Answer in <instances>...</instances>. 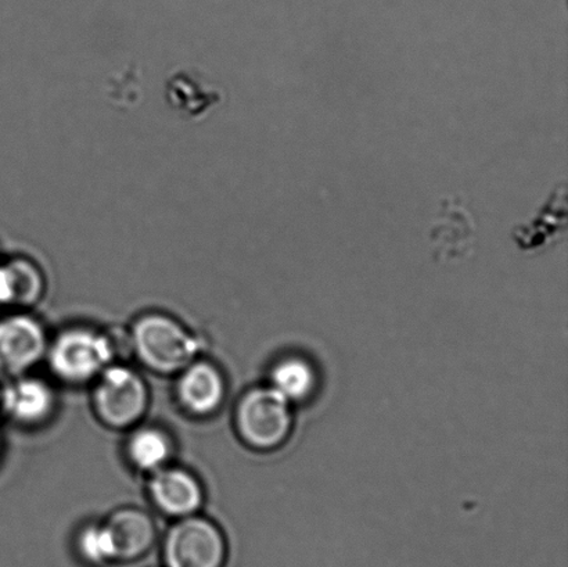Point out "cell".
Masks as SVG:
<instances>
[{"mask_svg":"<svg viewBox=\"0 0 568 567\" xmlns=\"http://www.w3.org/2000/svg\"><path fill=\"white\" fill-rule=\"evenodd\" d=\"M235 426L248 448L260 453L276 452L292 437V408L274 387L250 388L236 405Z\"/></svg>","mask_w":568,"mask_h":567,"instance_id":"obj_3","label":"cell"},{"mask_svg":"<svg viewBox=\"0 0 568 567\" xmlns=\"http://www.w3.org/2000/svg\"><path fill=\"white\" fill-rule=\"evenodd\" d=\"M430 235L438 257H464L470 252L475 242L476 224L464 200L459 196L443 200Z\"/></svg>","mask_w":568,"mask_h":567,"instance_id":"obj_11","label":"cell"},{"mask_svg":"<svg viewBox=\"0 0 568 567\" xmlns=\"http://www.w3.org/2000/svg\"><path fill=\"white\" fill-rule=\"evenodd\" d=\"M227 554L226 537L219 525L199 514L178 519L161 549L164 567H225Z\"/></svg>","mask_w":568,"mask_h":567,"instance_id":"obj_5","label":"cell"},{"mask_svg":"<svg viewBox=\"0 0 568 567\" xmlns=\"http://www.w3.org/2000/svg\"><path fill=\"white\" fill-rule=\"evenodd\" d=\"M176 398L186 414L196 418L219 413L226 399V379L219 366L194 360L178 374Z\"/></svg>","mask_w":568,"mask_h":567,"instance_id":"obj_7","label":"cell"},{"mask_svg":"<svg viewBox=\"0 0 568 567\" xmlns=\"http://www.w3.org/2000/svg\"><path fill=\"white\" fill-rule=\"evenodd\" d=\"M49 338L41 321L30 314L0 316V375H27L47 358Z\"/></svg>","mask_w":568,"mask_h":567,"instance_id":"obj_6","label":"cell"},{"mask_svg":"<svg viewBox=\"0 0 568 567\" xmlns=\"http://www.w3.org/2000/svg\"><path fill=\"white\" fill-rule=\"evenodd\" d=\"M317 386L320 376L314 365L300 355H290L277 361L271 371V387L281 393L290 404L311 399Z\"/></svg>","mask_w":568,"mask_h":567,"instance_id":"obj_13","label":"cell"},{"mask_svg":"<svg viewBox=\"0 0 568 567\" xmlns=\"http://www.w3.org/2000/svg\"><path fill=\"white\" fill-rule=\"evenodd\" d=\"M125 453L133 468L152 475L170 464L174 444L160 427L142 426L128 437Z\"/></svg>","mask_w":568,"mask_h":567,"instance_id":"obj_12","label":"cell"},{"mask_svg":"<svg viewBox=\"0 0 568 567\" xmlns=\"http://www.w3.org/2000/svg\"><path fill=\"white\" fill-rule=\"evenodd\" d=\"M149 496L161 514L178 520L199 514L204 504V487L192 472L166 465L152 474Z\"/></svg>","mask_w":568,"mask_h":567,"instance_id":"obj_8","label":"cell"},{"mask_svg":"<svg viewBox=\"0 0 568 567\" xmlns=\"http://www.w3.org/2000/svg\"><path fill=\"white\" fill-rule=\"evenodd\" d=\"M55 393L49 383L30 375L11 377L0 393L3 415L21 426L47 424L54 414Z\"/></svg>","mask_w":568,"mask_h":567,"instance_id":"obj_9","label":"cell"},{"mask_svg":"<svg viewBox=\"0 0 568 567\" xmlns=\"http://www.w3.org/2000/svg\"><path fill=\"white\" fill-rule=\"evenodd\" d=\"M78 557L89 566L103 567L115 563L113 541L103 524L81 527L75 537Z\"/></svg>","mask_w":568,"mask_h":567,"instance_id":"obj_14","label":"cell"},{"mask_svg":"<svg viewBox=\"0 0 568 567\" xmlns=\"http://www.w3.org/2000/svg\"><path fill=\"white\" fill-rule=\"evenodd\" d=\"M93 408L104 426L132 429L146 415L150 405L148 383L135 369L111 364L94 381Z\"/></svg>","mask_w":568,"mask_h":567,"instance_id":"obj_4","label":"cell"},{"mask_svg":"<svg viewBox=\"0 0 568 567\" xmlns=\"http://www.w3.org/2000/svg\"><path fill=\"white\" fill-rule=\"evenodd\" d=\"M0 452H2V438H0Z\"/></svg>","mask_w":568,"mask_h":567,"instance_id":"obj_16","label":"cell"},{"mask_svg":"<svg viewBox=\"0 0 568 567\" xmlns=\"http://www.w3.org/2000/svg\"><path fill=\"white\" fill-rule=\"evenodd\" d=\"M8 265L13 282L14 307H31L42 297L44 283L41 272L27 261L16 260Z\"/></svg>","mask_w":568,"mask_h":567,"instance_id":"obj_15","label":"cell"},{"mask_svg":"<svg viewBox=\"0 0 568 567\" xmlns=\"http://www.w3.org/2000/svg\"><path fill=\"white\" fill-rule=\"evenodd\" d=\"M130 343L136 358L160 375H178L202 353V342L171 316L149 313L132 326Z\"/></svg>","mask_w":568,"mask_h":567,"instance_id":"obj_1","label":"cell"},{"mask_svg":"<svg viewBox=\"0 0 568 567\" xmlns=\"http://www.w3.org/2000/svg\"><path fill=\"white\" fill-rule=\"evenodd\" d=\"M113 338L92 327L72 326L49 342L47 360L50 371L69 385H85L114 364Z\"/></svg>","mask_w":568,"mask_h":567,"instance_id":"obj_2","label":"cell"},{"mask_svg":"<svg viewBox=\"0 0 568 567\" xmlns=\"http://www.w3.org/2000/svg\"><path fill=\"white\" fill-rule=\"evenodd\" d=\"M104 525L113 541L115 563H135L148 555L158 540V526L143 509H116Z\"/></svg>","mask_w":568,"mask_h":567,"instance_id":"obj_10","label":"cell"}]
</instances>
